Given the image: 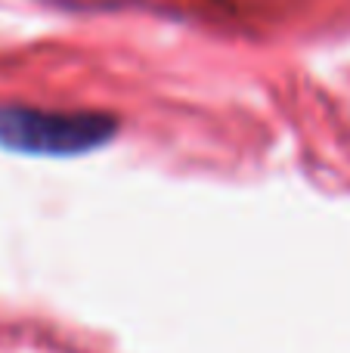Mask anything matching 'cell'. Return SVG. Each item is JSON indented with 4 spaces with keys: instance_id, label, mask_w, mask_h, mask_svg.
I'll list each match as a JSON object with an SVG mask.
<instances>
[{
    "instance_id": "obj_1",
    "label": "cell",
    "mask_w": 350,
    "mask_h": 353,
    "mask_svg": "<svg viewBox=\"0 0 350 353\" xmlns=\"http://www.w3.org/2000/svg\"><path fill=\"white\" fill-rule=\"evenodd\" d=\"M118 118L109 112L0 105V149L28 159H78L105 149L118 137Z\"/></svg>"
}]
</instances>
